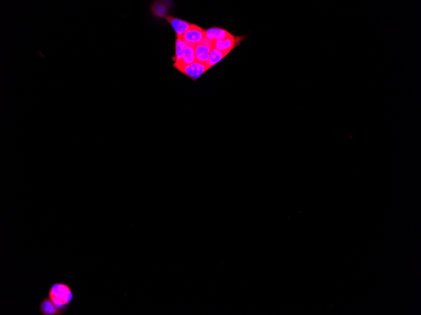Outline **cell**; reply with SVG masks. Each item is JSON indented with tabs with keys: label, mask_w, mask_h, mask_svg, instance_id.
<instances>
[{
	"label": "cell",
	"mask_w": 421,
	"mask_h": 315,
	"mask_svg": "<svg viewBox=\"0 0 421 315\" xmlns=\"http://www.w3.org/2000/svg\"><path fill=\"white\" fill-rule=\"evenodd\" d=\"M205 38V30L195 24H192L189 29L183 35L182 39L187 44L193 45L195 46L202 42Z\"/></svg>",
	"instance_id": "cell-2"
},
{
	"label": "cell",
	"mask_w": 421,
	"mask_h": 315,
	"mask_svg": "<svg viewBox=\"0 0 421 315\" xmlns=\"http://www.w3.org/2000/svg\"><path fill=\"white\" fill-rule=\"evenodd\" d=\"M206 38L210 42L216 41V40L225 39L229 37L232 33L228 32L225 29L218 28V27H212L205 30Z\"/></svg>",
	"instance_id": "cell-9"
},
{
	"label": "cell",
	"mask_w": 421,
	"mask_h": 315,
	"mask_svg": "<svg viewBox=\"0 0 421 315\" xmlns=\"http://www.w3.org/2000/svg\"><path fill=\"white\" fill-rule=\"evenodd\" d=\"M48 297L57 307L66 314L69 305L74 300V293L67 283H53L48 289Z\"/></svg>",
	"instance_id": "cell-1"
},
{
	"label": "cell",
	"mask_w": 421,
	"mask_h": 315,
	"mask_svg": "<svg viewBox=\"0 0 421 315\" xmlns=\"http://www.w3.org/2000/svg\"><path fill=\"white\" fill-rule=\"evenodd\" d=\"M151 11L156 17L165 18L167 16L168 8H167L166 4L163 2L157 1L153 3L152 7H151Z\"/></svg>",
	"instance_id": "cell-11"
},
{
	"label": "cell",
	"mask_w": 421,
	"mask_h": 315,
	"mask_svg": "<svg viewBox=\"0 0 421 315\" xmlns=\"http://www.w3.org/2000/svg\"><path fill=\"white\" fill-rule=\"evenodd\" d=\"M195 46L187 44L183 52L182 58L178 63H174L173 66L177 69L178 68L190 65L196 62Z\"/></svg>",
	"instance_id": "cell-7"
},
{
	"label": "cell",
	"mask_w": 421,
	"mask_h": 315,
	"mask_svg": "<svg viewBox=\"0 0 421 315\" xmlns=\"http://www.w3.org/2000/svg\"><path fill=\"white\" fill-rule=\"evenodd\" d=\"M212 49V42L206 38L202 42L195 45V55L197 62L207 64Z\"/></svg>",
	"instance_id": "cell-5"
},
{
	"label": "cell",
	"mask_w": 421,
	"mask_h": 315,
	"mask_svg": "<svg viewBox=\"0 0 421 315\" xmlns=\"http://www.w3.org/2000/svg\"><path fill=\"white\" fill-rule=\"evenodd\" d=\"M171 25L175 32L176 38H182L183 35L185 33L189 27H191L192 24L191 23L185 21L182 19H177V18L174 17H169L167 16L165 18Z\"/></svg>",
	"instance_id": "cell-6"
},
{
	"label": "cell",
	"mask_w": 421,
	"mask_h": 315,
	"mask_svg": "<svg viewBox=\"0 0 421 315\" xmlns=\"http://www.w3.org/2000/svg\"><path fill=\"white\" fill-rule=\"evenodd\" d=\"M210 68V67L207 64H204V63L196 61L195 63H192L191 64L178 68L177 70L184 74V75L193 79L194 81H196L202 74L207 72Z\"/></svg>",
	"instance_id": "cell-3"
},
{
	"label": "cell",
	"mask_w": 421,
	"mask_h": 315,
	"mask_svg": "<svg viewBox=\"0 0 421 315\" xmlns=\"http://www.w3.org/2000/svg\"><path fill=\"white\" fill-rule=\"evenodd\" d=\"M39 312L42 315H62L65 313L56 306L48 296L43 298L39 303Z\"/></svg>",
	"instance_id": "cell-8"
},
{
	"label": "cell",
	"mask_w": 421,
	"mask_h": 315,
	"mask_svg": "<svg viewBox=\"0 0 421 315\" xmlns=\"http://www.w3.org/2000/svg\"><path fill=\"white\" fill-rule=\"evenodd\" d=\"M229 53L219 51L218 50L212 48L211 52H210L207 64L209 65L210 68L213 66V65L220 62Z\"/></svg>",
	"instance_id": "cell-10"
},
{
	"label": "cell",
	"mask_w": 421,
	"mask_h": 315,
	"mask_svg": "<svg viewBox=\"0 0 421 315\" xmlns=\"http://www.w3.org/2000/svg\"><path fill=\"white\" fill-rule=\"evenodd\" d=\"M185 43L182 38H176L175 41V55L174 57V63H178L182 58L183 52L185 47H186Z\"/></svg>",
	"instance_id": "cell-12"
},
{
	"label": "cell",
	"mask_w": 421,
	"mask_h": 315,
	"mask_svg": "<svg viewBox=\"0 0 421 315\" xmlns=\"http://www.w3.org/2000/svg\"><path fill=\"white\" fill-rule=\"evenodd\" d=\"M244 37H235L233 34L225 38V39L218 40L216 41L211 42L212 48L218 50L219 51L225 52L230 53L233 49L239 44V43L244 39Z\"/></svg>",
	"instance_id": "cell-4"
}]
</instances>
